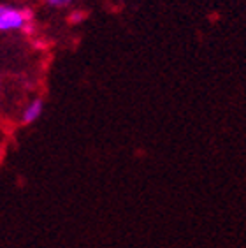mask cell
Returning a JSON list of instances; mask_svg holds the SVG:
<instances>
[{
  "mask_svg": "<svg viewBox=\"0 0 246 248\" xmlns=\"http://www.w3.org/2000/svg\"><path fill=\"white\" fill-rule=\"evenodd\" d=\"M33 11L30 7H16L11 4H0V32L25 30L32 23Z\"/></svg>",
  "mask_w": 246,
  "mask_h": 248,
  "instance_id": "6da1fadb",
  "label": "cell"
},
{
  "mask_svg": "<svg viewBox=\"0 0 246 248\" xmlns=\"http://www.w3.org/2000/svg\"><path fill=\"white\" fill-rule=\"evenodd\" d=\"M44 111V99L43 97H35V99L30 102L25 111L21 113V124L23 125H32L35 124Z\"/></svg>",
  "mask_w": 246,
  "mask_h": 248,
  "instance_id": "7a4b0ae2",
  "label": "cell"
},
{
  "mask_svg": "<svg viewBox=\"0 0 246 248\" xmlns=\"http://www.w3.org/2000/svg\"><path fill=\"white\" fill-rule=\"evenodd\" d=\"M74 0H46V5H49L51 9H65Z\"/></svg>",
  "mask_w": 246,
  "mask_h": 248,
  "instance_id": "3957f363",
  "label": "cell"
},
{
  "mask_svg": "<svg viewBox=\"0 0 246 248\" xmlns=\"http://www.w3.org/2000/svg\"><path fill=\"white\" fill-rule=\"evenodd\" d=\"M83 18H85V13H83V11H76V15H72V16H71V21L77 23V21H81Z\"/></svg>",
  "mask_w": 246,
  "mask_h": 248,
  "instance_id": "277c9868",
  "label": "cell"
},
{
  "mask_svg": "<svg viewBox=\"0 0 246 248\" xmlns=\"http://www.w3.org/2000/svg\"><path fill=\"white\" fill-rule=\"evenodd\" d=\"M0 86H2V81H0Z\"/></svg>",
  "mask_w": 246,
  "mask_h": 248,
  "instance_id": "5b68a950",
  "label": "cell"
}]
</instances>
